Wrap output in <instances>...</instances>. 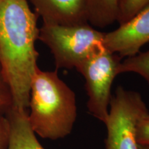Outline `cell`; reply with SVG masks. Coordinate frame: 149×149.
I'll return each instance as SVG.
<instances>
[{
  "instance_id": "11",
  "label": "cell",
  "mask_w": 149,
  "mask_h": 149,
  "mask_svg": "<svg viewBox=\"0 0 149 149\" xmlns=\"http://www.w3.org/2000/svg\"><path fill=\"white\" fill-rule=\"evenodd\" d=\"M148 4L149 0H121L117 22L120 25L126 23Z\"/></svg>"
},
{
  "instance_id": "5",
  "label": "cell",
  "mask_w": 149,
  "mask_h": 149,
  "mask_svg": "<svg viewBox=\"0 0 149 149\" xmlns=\"http://www.w3.org/2000/svg\"><path fill=\"white\" fill-rule=\"evenodd\" d=\"M121 57L107 48L93 54L75 68L85 79L87 108L93 117L104 124L109 115L111 88L118 75Z\"/></svg>"
},
{
  "instance_id": "4",
  "label": "cell",
  "mask_w": 149,
  "mask_h": 149,
  "mask_svg": "<svg viewBox=\"0 0 149 149\" xmlns=\"http://www.w3.org/2000/svg\"><path fill=\"white\" fill-rule=\"evenodd\" d=\"M148 115V110L139 93L117 87L111 96L104 123L107 131L104 149H138L137 126Z\"/></svg>"
},
{
  "instance_id": "12",
  "label": "cell",
  "mask_w": 149,
  "mask_h": 149,
  "mask_svg": "<svg viewBox=\"0 0 149 149\" xmlns=\"http://www.w3.org/2000/svg\"><path fill=\"white\" fill-rule=\"evenodd\" d=\"M12 97L0 66V109L7 110L12 107Z\"/></svg>"
},
{
  "instance_id": "15",
  "label": "cell",
  "mask_w": 149,
  "mask_h": 149,
  "mask_svg": "<svg viewBox=\"0 0 149 149\" xmlns=\"http://www.w3.org/2000/svg\"><path fill=\"white\" fill-rule=\"evenodd\" d=\"M138 149H149L148 146H144V145H138Z\"/></svg>"
},
{
  "instance_id": "10",
  "label": "cell",
  "mask_w": 149,
  "mask_h": 149,
  "mask_svg": "<svg viewBox=\"0 0 149 149\" xmlns=\"http://www.w3.org/2000/svg\"><path fill=\"white\" fill-rule=\"evenodd\" d=\"M130 72L139 74L149 84V51L138 53L121 61L117 69L118 74Z\"/></svg>"
},
{
  "instance_id": "9",
  "label": "cell",
  "mask_w": 149,
  "mask_h": 149,
  "mask_svg": "<svg viewBox=\"0 0 149 149\" xmlns=\"http://www.w3.org/2000/svg\"><path fill=\"white\" fill-rule=\"evenodd\" d=\"M121 0H88V22L99 28L109 26L117 20Z\"/></svg>"
},
{
  "instance_id": "3",
  "label": "cell",
  "mask_w": 149,
  "mask_h": 149,
  "mask_svg": "<svg viewBox=\"0 0 149 149\" xmlns=\"http://www.w3.org/2000/svg\"><path fill=\"white\" fill-rule=\"evenodd\" d=\"M104 34L88 23L72 26L43 24L38 40L51 51L56 69H72L106 48Z\"/></svg>"
},
{
  "instance_id": "7",
  "label": "cell",
  "mask_w": 149,
  "mask_h": 149,
  "mask_svg": "<svg viewBox=\"0 0 149 149\" xmlns=\"http://www.w3.org/2000/svg\"><path fill=\"white\" fill-rule=\"evenodd\" d=\"M43 24L72 26L88 23V0H29Z\"/></svg>"
},
{
  "instance_id": "1",
  "label": "cell",
  "mask_w": 149,
  "mask_h": 149,
  "mask_svg": "<svg viewBox=\"0 0 149 149\" xmlns=\"http://www.w3.org/2000/svg\"><path fill=\"white\" fill-rule=\"evenodd\" d=\"M38 17L28 0H0V66L12 107L18 111L29 109L31 80L38 67Z\"/></svg>"
},
{
  "instance_id": "13",
  "label": "cell",
  "mask_w": 149,
  "mask_h": 149,
  "mask_svg": "<svg viewBox=\"0 0 149 149\" xmlns=\"http://www.w3.org/2000/svg\"><path fill=\"white\" fill-rule=\"evenodd\" d=\"M10 140V124L7 116L0 109V149H8Z\"/></svg>"
},
{
  "instance_id": "6",
  "label": "cell",
  "mask_w": 149,
  "mask_h": 149,
  "mask_svg": "<svg viewBox=\"0 0 149 149\" xmlns=\"http://www.w3.org/2000/svg\"><path fill=\"white\" fill-rule=\"evenodd\" d=\"M104 46L121 58L131 57L149 42V4L119 28L104 34Z\"/></svg>"
},
{
  "instance_id": "8",
  "label": "cell",
  "mask_w": 149,
  "mask_h": 149,
  "mask_svg": "<svg viewBox=\"0 0 149 149\" xmlns=\"http://www.w3.org/2000/svg\"><path fill=\"white\" fill-rule=\"evenodd\" d=\"M10 124L8 149H45L38 141L30 125L28 111H18L11 107L6 110Z\"/></svg>"
},
{
  "instance_id": "2",
  "label": "cell",
  "mask_w": 149,
  "mask_h": 149,
  "mask_svg": "<svg viewBox=\"0 0 149 149\" xmlns=\"http://www.w3.org/2000/svg\"><path fill=\"white\" fill-rule=\"evenodd\" d=\"M29 109L34 133L51 140L69 135L77 116L75 94L60 79L57 70L44 71L39 66L31 80Z\"/></svg>"
},
{
  "instance_id": "14",
  "label": "cell",
  "mask_w": 149,
  "mask_h": 149,
  "mask_svg": "<svg viewBox=\"0 0 149 149\" xmlns=\"http://www.w3.org/2000/svg\"><path fill=\"white\" fill-rule=\"evenodd\" d=\"M137 140L138 144L149 146V115L143 118L139 123Z\"/></svg>"
}]
</instances>
